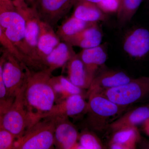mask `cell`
I'll list each match as a JSON object with an SVG mask.
<instances>
[{
	"label": "cell",
	"instance_id": "6da1fadb",
	"mask_svg": "<svg viewBox=\"0 0 149 149\" xmlns=\"http://www.w3.org/2000/svg\"><path fill=\"white\" fill-rule=\"evenodd\" d=\"M52 73L47 70H28L23 96L32 125L56 104L55 94L50 81Z\"/></svg>",
	"mask_w": 149,
	"mask_h": 149
},
{
	"label": "cell",
	"instance_id": "7a4b0ae2",
	"mask_svg": "<svg viewBox=\"0 0 149 149\" xmlns=\"http://www.w3.org/2000/svg\"><path fill=\"white\" fill-rule=\"evenodd\" d=\"M123 107L149 98V77L132 78L128 83L98 93Z\"/></svg>",
	"mask_w": 149,
	"mask_h": 149
},
{
	"label": "cell",
	"instance_id": "3957f363",
	"mask_svg": "<svg viewBox=\"0 0 149 149\" xmlns=\"http://www.w3.org/2000/svg\"><path fill=\"white\" fill-rule=\"evenodd\" d=\"M87 98L88 125L91 129L98 132L107 128L111 118L125 109L98 93L91 94Z\"/></svg>",
	"mask_w": 149,
	"mask_h": 149
},
{
	"label": "cell",
	"instance_id": "277c9868",
	"mask_svg": "<svg viewBox=\"0 0 149 149\" xmlns=\"http://www.w3.org/2000/svg\"><path fill=\"white\" fill-rule=\"evenodd\" d=\"M55 118H43L29 128L14 145L15 149L54 148Z\"/></svg>",
	"mask_w": 149,
	"mask_h": 149
},
{
	"label": "cell",
	"instance_id": "5b68a950",
	"mask_svg": "<svg viewBox=\"0 0 149 149\" xmlns=\"http://www.w3.org/2000/svg\"><path fill=\"white\" fill-rule=\"evenodd\" d=\"M0 25L7 38L24 56L25 21L13 0H0Z\"/></svg>",
	"mask_w": 149,
	"mask_h": 149
},
{
	"label": "cell",
	"instance_id": "8992f818",
	"mask_svg": "<svg viewBox=\"0 0 149 149\" xmlns=\"http://www.w3.org/2000/svg\"><path fill=\"white\" fill-rule=\"evenodd\" d=\"M24 84L4 115L2 122L1 128L8 130L17 139L23 136L32 125L24 102Z\"/></svg>",
	"mask_w": 149,
	"mask_h": 149
},
{
	"label": "cell",
	"instance_id": "52a82bcc",
	"mask_svg": "<svg viewBox=\"0 0 149 149\" xmlns=\"http://www.w3.org/2000/svg\"><path fill=\"white\" fill-rule=\"evenodd\" d=\"M17 10L25 21L24 55L28 68L35 57L40 31V19L35 9L26 3L13 2Z\"/></svg>",
	"mask_w": 149,
	"mask_h": 149
},
{
	"label": "cell",
	"instance_id": "ba28073f",
	"mask_svg": "<svg viewBox=\"0 0 149 149\" xmlns=\"http://www.w3.org/2000/svg\"><path fill=\"white\" fill-rule=\"evenodd\" d=\"M29 69L25 65L6 50L2 73L8 97L15 98L25 83Z\"/></svg>",
	"mask_w": 149,
	"mask_h": 149
},
{
	"label": "cell",
	"instance_id": "9c48e42d",
	"mask_svg": "<svg viewBox=\"0 0 149 149\" xmlns=\"http://www.w3.org/2000/svg\"><path fill=\"white\" fill-rule=\"evenodd\" d=\"M77 0H35L33 8L42 21L54 27L66 16Z\"/></svg>",
	"mask_w": 149,
	"mask_h": 149
},
{
	"label": "cell",
	"instance_id": "30bf717a",
	"mask_svg": "<svg viewBox=\"0 0 149 149\" xmlns=\"http://www.w3.org/2000/svg\"><path fill=\"white\" fill-rule=\"evenodd\" d=\"M40 31L37 42V50L29 69L42 70L43 61L61 42L54 28L40 19Z\"/></svg>",
	"mask_w": 149,
	"mask_h": 149
},
{
	"label": "cell",
	"instance_id": "8fae6325",
	"mask_svg": "<svg viewBox=\"0 0 149 149\" xmlns=\"http://www.w3.org/2000/svg\"><path fill=\"white\" fill-rule=\"evenodd\" d=\"M85 96L82 95H74L55 104L49 111L44 114L43 118H68L75 116L86 111L87 102Z\"/></svg>",
	"mask_w": 149,
	"mask_h": 149
},
{
	"label": "cell",
	"instance_id": "7c38bea8",
	"mask_svg": "<svg viewBox=\"0 0 149 149\" xmlns=\"http://www.w3.org/2000/svg\"><path fill=\"white\" fill-rule=\"evenodd\" d=\"M123 49L128 55L141 59L149 53V31L144 27H136L130 30L123 43Z\"/></svg>",
	"mask_w": 149,
	"mask_h": 149
},
{
	"label": "cell",
	"instance_id": "4fadbf2b",
	"mask_svg": "<svg viewBox=\"0 0 149 149\" xmlns=\"http://www.w3.org/2000/svg\"><path fill=\"white\" fill-rule=\"evenodd\" d=\"M132 78L122 71L106 70L99 72L86 92V97L93 93H98L129 82Z\"/></svg>",
	"mask_w": 149,
	"mask_h": 149
},
{
	"label": "cell",
	"instance_id": "5bb4252c",
	"mask_svg": "<svg viewBox=\"0 0 149 149\" xmlns=\"http://www.w3.org/2000/svg\"><path fill=\"white\" fill-rule=\"evenodd\" d=\"M54 145L57 149H74L79 133L68 118H55Z\"/></svg>",
	"mask_w": 149,
	"mask_h": 149
},
{
	"label": "cell",
	"instance_id": "9a60e30c",
	"mask_svg": "<svg viewBox=\"0 0 149 149\" xmlns=\"http://www.w3.org/2000/svg\"><path fill=\"white\" fill-rule=\"evenodd\" d=\"M72 46L61 41L43 61L42 70H47L52 72L58 68L66 65L68 62L75 54Z\"/></svg>",
	"mask_w": 149,
	"mask_h": 149
},
{
	"label": "cell",
	"instance_id": "2e32d148",
	"mask_svg": "<svg viewBox=\"0 0 149 149\" xmlns=\"http://www.w3.org/2000/svg\"><path fill=\"white\" fill-rule=\"evenodd\" d=\"M149 118V106L147 104L126 112L119 118L110 123L107 128L113 132L126 127H137Z\"/></svg>",
	"mask_w": 149,
	"mask_h": 149
},
{
	"label": "cell",
	"instance_id": "e0dca14e",
	"mask_svg": "<svg viewBox=\"0 0 149 149\" xmlns=\"http://www.w3.org/2000/svg\"><path fill=\"white\" fill-rule=\"evenodd\" d=\"M68 78L78 88L88 90L94 77L88 73L83 61L75 54L66 65Z\"/></svg>",
	"mask_w": 149,
	"mask_h": 149
},
{
	"label": "cell",
	"instance_id": "ac0fdd59",
	"mask_svg": "<svg viewBox=\"0 0 149 149\" xmlns=\"http://www.w3.org/2000/svg\"><path fill=\"white\" fill-rule=\"evenodd\" d=\"M113 133L109 143L111 149H136L142 137L137 127L123 128Z\"/></svg>",
	"mask_w": 149,
	"mask_h": 149
},
{
	"label": "cell",
	"instance_id": "d6986e66",
	"mask_svg": "<svg viewBox=\"0 0 149 149\" xmlns=\"http://www.w3.org/2000/svg\"><path fill=\"white\" fill-rule=\"evenodd\" d=\"M102 40V35L97 23L69 37L63 42L68 43L72 47L85 49L100 45Z\"/></svg>",
	"mask_w": 149,
	"mask_h": 149
},
{
	"label": "cell",
	"instance_id": "ffe728a7",
	"mask_svg": "<svg viewBox=\"0 0 149 149\" xmlns=\"http://www.w3.org/2000/svg\"><path fill=\"white\" fill-rule=\"evenodd\" d=\"M89 74L95 77L99 68L104 64L107 58L105 49L103 45L83 49L77 54Z\"/></svg>",
	"mask_w": 149,
	"mask_h": 149
},
{
	"label": "cell",
	"instance_id": "44dd1931",
	"mask_svg": "<svg viewBox=\"0 0 149 149\" xmlns=\"http://www.w3.org/2000/svg\"><path fill=\"white\" fill-rule=\"evenodd\" d=\"M50 81L55 94L56 104L72 95L79 94L86 97L87 92L75 86L63 75L52 76Z\"/></svg>",
	"mask_w": 149,
	"mask_h": 149
},
{
	"label": "cell",
	"instance_id": "7402d4cb",
	"mask_svg": "<svg viewBox=\"0 0 149 149\" xmlns=\"http://www.w3.org/2000/svg\"><path fill=\"white\" fill-rule=\"evenodd\" d=\"M72 15L83 21L91 22L103 21L107 18L105 13L96 4L77 1Z\"/></svg>",
	"mask_w": 149,
	"mask_h": 149
},
{
	"label": "cell",
	"instance_id": "603a6c76",
	"mask_svg": "<svg viewBox=\"0 0 149 149\" xmlns=\"http://www.w3.org/2000/svg\"><path fill=\"white\" fill-rule=\"evenodd\" d=\"M97 23L83 21L72 15L59 26L56 32L61 41H64L69 37Z\"/></svg>",
	"mask_w": 149,
	"mask_h": 149
},
{
	"label": "cell",
	"instance_id": "cb8c5ba5",
	"mask_svg": "<svg viewBox=\"0 0 149 149\" xmlns=\"http://www.w3.org/2000/svg\"><path fill=\"white\" fill-rule=\"evenodd\" d=\"M143 0H120L117 21L121 27L131 21Z\"/></svg>",
	"mask_w": 149,
	"mask_h": 149
},
{
	"label": "cell",
	"instance_id": "d4e9b609",
	"mask_svg": "<svg viewBox=\"0 0 149 149\" xmlns=\"http://www.w3.org/2000/svg\"><path fill=\"white\" fill-rule=\"evenodd\" d=\"M78 141L82 149L106 148L100 138L89 130H83L79 134Z\"/></svg>",
	"mask_w": 149,
	"mask_h": 149
},
{
	"label": "cell",
	"instance_id": "484cf974",
	"mask_svg": "<svg viewBox=\"0 0 149 149\" xmlns=\"http://www.w3.org/2000/svg\"><path fill=\"white\" fill-rule=\"evenodd\" d=\"M0 44L7 51L14 56L23 64H25V58L6 37L0 25Z\"/></svg>",
	"mask_w": 149,
	"mask_h": 149
},
{
	"label": "cell",
	"instance_id": "4316f807",
	"mask_svg": "<svg viewBox=\"0 0 149 149\" xmlns=\"http://www.w3.org/2000/svg\"><path fill=\"white\" fill-rule=\"evenodd\" d=\"M17 138L8 130L0 128V149H13Z\"/></svg>",
	"mask_w": 149,
	"mask_h": 149
},
{
	"label": "cell",
	"instance_id": "83f0119b",
	"mask_svg": "<svg viewBox=\"0 0 149 149\" xmlns=\"http://www.w3.org/2000/svg\"><path fill=\"white\" fill-rule=\"evenodd\" d=\"M119 0H102L97 5L105 13L117 12L119 7Z\"/></svg>",
	"mask_w": 149,
	"mask_h": 149
},
{
	"label": "cell",
	"instance_id": "f1b7e54d",
	"mask_svg": "<svg viewBox=\"0 0 149 149\" xmlns=\"http://www.w3.org/2000/svg\"><path fill=\"white\" fill-rule=\"evenodd\" d=\"M5 52L0 56V100L8 98L3 77L2 68L3 63L4 61Z\"/></svg>",
	"mask_w": 149,
	"mask_h": 149
},
{
	"label": "cell",
	"instance_id": "f546056e",
	"mask_svg": "<svg viewBox=\"0 0 149 149\" xmlns=\"http://www.w3.org/2000/svg\"><path fill=\"white\" fill-rule=\"evenodd\" d=\"M14 100V98H7L4 100H0V128H1L3 117L8 110L10 107Z\"/></svg>",
	"mask_w": 149,
	"mask_h": 149
},
{
	"label": "cell",
	"instance_id": "4dcf8cb0",
	"mask_svg": "<svg viewBox=\"0 0 149 149\" xmlns=\"http://www.w3.org/2000/svg\"><path fill=\"white\" fill-rule=\"evenodd\" d=\"M138 146H139L141 149H149V141L141 137Z\"/></svg>",
	"mask_w": 149,
	"mask_h": 149
},
{
	"label": "cell",
	"instance_id": "1f68e13d",
	"mask_svg": "<svg viewBox=\"0 0 149 149\" xmlns=\"http://www.w3.org/2000/svg\"><path fill=\"white\" fill-rule=\"evenodd\" d=\"M141 129L147 136L149 137V118L141 125Z\"/></svg>",
	"mask_w": 149,
	"mask_h": 149
},
{
	"label": "cell",
	"instance_id": "d6a6232c",
	"mask_svg": "<svg viewBox=\"0 0 149 149\" xmlns=\"http://www.w3.org/2000/svg\"><path fill=\"white\" fill-rule=\"evenodd\" d=\"M83 1L93 3L96 4H98L102 0H77V1Z\"/></svg>",
	"mask_w": 149,
	"mask_h": 149
},
{
	"label": "cell",
	"instance_id": "836d02e7",
	"mask_svg": "<svg viewBox=\"0 0 149 149\" xmlns=\"http://www.w3.org/2000/svg\"><path fill=\"white\" fill-rule=\"evenodd\" d=\"M27 4L30 6H33L35 0H25Z\"/></svg>",
	"mask_w": 149,
	"mask_h": 149
},
{
	"label": "cell",
	"instance_id": "e575fe53",
	"mask_svg": "<svg viewBox=\"0 0 149 149\" xmlns=\"http://www.w3.org/2000/svg\"><path fill=\"white\" fill-rule=\"evenodd\" d=\"M5 50H6V49L0 44V56L4 52Z\"/></svg>",
	"mask_w": 149,
	"mask_h": 149
},
{
	"label": "cell",
	"instance_id": "d590c367",
	"mask_svg": "<svg viewBox=\"0 0 149 149\" xmlns=\"http://www.w3.org/2000/svg\"><path fill=\"white\" fill-rule=\"evenodd\" d=\"M14 1L19 2L20 3H26L25 0H13Z\"/></svg>",
	"mask_w": 149,
	"mask_h": 149
},
{
	"label": "cell",
	"instance_id": "8d00e7d4",
	"mask_svg": "<svg viewBox=\"0 0 149 149\" xmlns=\"http://www.w3.org/2000/svg\"><path fill=\"white\" fill-rule=\"evenodd\" d=\"M143 1H145L147 3L149 6V0H143Z\"/></svg>",
	"mask_w": 149,
	"mask_h": 149
},
{
	"label": "cell",
	"instance_id": "74e56055",
	"mask_svg": "<svg viewBox=\"0 0 149 149\" xmlns=\"http://www.w3.org/2000/svg\"><path fill=\"white\" fill-rule=\"evenodd\" d=\"M147 104L149 106V103Z\"/></svg>",
	"mask_w": 149,
	"mask_h": 149
}]
</instances>
